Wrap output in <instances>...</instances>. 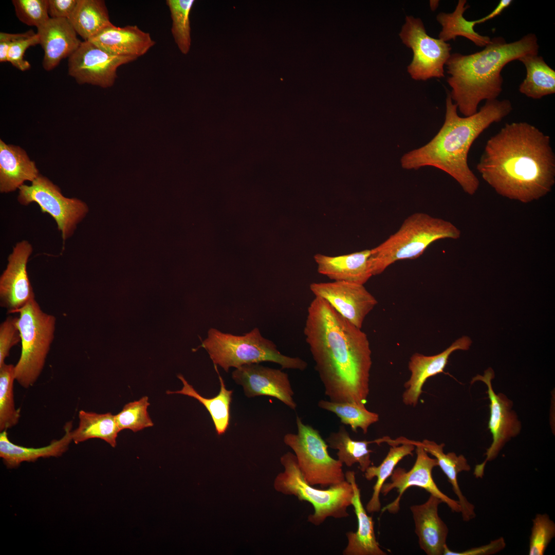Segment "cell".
I'll use <instances>...</instances> for the list:
<instances>
[{
    "instance_id": "cell-1",
    "label": "cell",
    "mask_w": 555,
    "mask_h": 555,
    "mask_svg": "<svg viewBox=\"0 0 555 555\" xmlns=\"http://www.w3.org/2000/svg\"><path fill=\"white\" fill-rule=\"evenodd\" d=\"M304 334L329 400L365 405L372 364L367 335L316 296L307 308Z\"/></svg>"
},
{
    "instance_id": "cell-2",
    "label": "cell",
    "mask_w": 555,
    "mask_h": 555,
    "mask_svg": "<svg viewBox=\"0 0 555 555\" xmlns=\"http://www.w3.org/2000/svg\"><path fill=\"white\" fill-rule=\"evenodd\" d=\"M476 169L503 197L523 203L538 200L555 183L550 138L527 122L507 123L488 139Z\"/></svg>"
},
{
    "instance_id": "cell-3",
    "label": "cell",
    "mask_w": 555,
    "mask_h": 555,
    "mask_svg": "<svg viewBox=\"0 0 555 555\" xmlns=\"http://www.w3.org/2000/svg\"><path fill=\"white\" fill-rule=\"evenodd\" d=\"M512 110L507 99L487 100L479 111L461 117L449 94L446 100L444 123L427 144L402 156V168L417 170L425 166L439 169L452 177L465 192L474 195L479 181L468 164L470 149L476 138L491 124L500 122Z\"/></svg>"
},
{
    "instance_id": "cell-4",
    "label": "cell",
    "mask_w": 555,
    "mask_h": 555,
    "mask_svg": "<svg viewBox=\"0 0 555 555\" xmlns=\"http://www.w3.org/2000/svg\"><path fill=\"white\" fill-rule=\"evenodd\" d=\"M539 48L536 35L529 33L511 43L494 37L483 50L472 54H451L445 64L449 75L447 81L460 113L472 115L482 101L497 99L503 89L504 66L526 54H538Z\"/></svg>"
},
{
    "instance_id": "cell-5",
    "label": "cell",
    "mask_w": 555,
    "mask_h": 555,
    "mask_svg": "<svg viewBox=\"0 0 555 555\" xmlns=\"http://www.w3.org/2000/svg\"><path fill=\"white\" fill-rule=\"evenodd\" d=\"M460 231L452 223L424 213L408 217L400 228L385 240L371 249L368 264L373 275L382 273L396 261L420 256L436 240L460 237Z\"/></svg>"
},
{
    "instance_id": "cell-6",
    "label": "cell",
    "mask_w": 555,
    "mask_h": 555,
    "mask_svg": "<svg viewBox=\"0 0 555 555\" xmlns=\"http://www.w3.org/2000/svg\"><path fill=\"white\" fill-rule=\"evenodd\" d=\"M201 346L207 351L214 365H219L226 372L231 367L236 368L264 361L278 363L282 368L301 371L307 367V362L301 358L282 354L272 341L261 335L257 328L243 336L210 328Z\"/></svg>"
},
{
    "instance_id": "cell-7",
    "label": "cell",
    "mask_w": 555,
    "mask_h": 555,
    "mask_svg": "<svg viewBox=\"0 0 555 555\" xmlns=\"http://www.w3.org/2000/svg\"><path fill=\"white\" fill-rule=\"evenodd\" d=\"M281 462L284 471L275 478L274 488L311 504L314 512L308 516V522L319 526L329 517L341 519L349 516L347 508L351 505L354 496L350 483L345 480L325 489H317L305 480L294 454L287 452L281 457Z\"/></svg>"
},
{
    "instance_id": "cell-8",
    "label": "cell",
    "mask_w": 555,
    "mask_h": 555,
    "mask_svg": "<svg viewBox=\"0 0 555 555\" xmlns=\"http://www.w3.org/2000/svg\"><path fill=\"white\" fill-rule=\"evenodd\" d=\"M22 349L14 365L15 380L23 387L32 386L41 374L54 339L56 318L43 311L35 299L18 311Z\"/></svg>"
},
{
    "instance_id": "cell-9",
    "label": "cell",
    "mask_w": 555,
    "mask_h": 555,
    "mask_svg": "<svg viewBox=\"0 0 555 555\" xmlns=\"http://www.w3.org/2000/svg\"><path fill=\"white\" fill-rule=\"evenodd\" d=\"M297 434L287 433L284 443L294 452L305 480L310 485L328 488L345 481L343 464L331 457L319 432L297 416Z\"/></svg>"
},
{
    "instance_id": "cell-10",
    "label": "cell",
    "mask_w": 555,
    "mask_h": 555,
    "mask_svg": "<svg viewBox=\"0 0 555 555\" xmlns=\"http://www.w3.org/2000/svg\"><path fill=\"white\" fill-rule=\"evenodd\" d=\"M17 201L23 206L35 202L42 213L49 214L56 223L63 242L73 235L89 210L81 199L64 196L57 184L41 174L31 185L24 184L18 189Z\"/></svg>"
},
{
    "instance_id": "cell-11",
    "label": "cell",
    "mask_w": 555,
    "mask_h": 555,
    "mask_svg": "<svg viewBox=\"0 0 555 555\" xmlns=\"http://www.w3.org/2000/svg\"><path fill=\"white\" fill-rule=\"evenodd\" d=\"M402 43L412 49V62L408 72L415 80L445 77L444 67L451 55L450 44L430 36L419 18L406 16L399 33Z\"/></svg>"
},
{
    "instance_id": "cell-12",
    "label": "cell",
    "mask_w": 555,
    "mask_h": 555,
    "mask_svg": "<svg viewBox=\"0 0 555 555\" xmlns=\"http://www.w3.org/2000/svg\"><path fill=\"white\" fill-rule=\"evenodd\" d=\"M494 378V373L490 367L483 375H477L471 381L472 384L482 381L487 386L486 393L490 400L488 429L492 436V443L484 455L486 456L485 460L475 466L474 475L477 478L483 477L487 462L495 459L505 445L520 433L522 428L521 422L512 409V401L505 394L495 393L492 384Z\"/></svg>"
},
{
    "instance_id": "cell-13",
    "label": "cell",
    "mask_w": 555,
    "mask_h": 555,
    "mask_svg": "<svg viewBox=\"0 0 555 555\" xmlns=\"http://www.w3.org/2000/svg\"><path fill=\"white\" fill-rule=\"evenodd\" d=\"M415 446L416 459L412 468L409 471L400 467L395 469L390 476V482H385L382 485L380 493L384 496L394 489H397L398 495L392 503L383 507L381 511H387L393 514L397 513L400 510V500L404 492L410 487H417L440 498L452 512L460 513L461 508L458 501L453 499L443 493L433 478V469L438 466L437 459L430 457L420 446Z\"/></svg>"
},
{
    "instance_id": "cell-14",
    "label": "cell",
    "mask_w": 555,
    "mask_h": 555,
    "mask_svg": "<svg viewBox=\"0 0 555 555\" xmlns=\"http://www.w3.org/2000/svg\"><path fill=\"white\" fill-rule=\"evenodd\" d=\"M137 59L110 54L90 42L84 41L68 58V73L79 84L107 88L114 85L119 67Z\"/></svg>"
},
{
    "instance_id": "cell-15",
    "label": "cell",
    "mask_w": 555,
    "mask_h": 555,
    "mask_svg": "<svg viewBox=\"0 0 555 555\" xmlns=\"http://www.w3.org/2000/svg\"><path fill=\"white\" fill-rule=\"evenodd\" d=\"M309 288L315 296L325 300L339 314L359 328L378 303L362 284L333 281L312 283Z\"/></svg>"
},
{
    "instance_id": "cell-16",
    "label": "cell",
    "mask_w": 555,
    "mask_h": 555,
    "mask_svg": "<svg viewBox=\"0 0 555 555\" xmlns=\"http://www.w3.org/2000/svg\"><path fill=\"white\" fill-rule=\"evenodd\" d=\"M32 252V246L28 240L17 243L0 276V304L9 313L18 312L35 299L27 272L28 262Z\"/></svg>"
},
{
    "instance_id": "cell-17",
    "label": "cell",
    "mask_w": 555,
    "mask_h": 555,
    "mask_svg": "<svg viewBox=\"0 0 555 555\" xmlns=\"http://www.w3.org/2000/svg\"><path fill=\"white\" fill-rule=\"evenodd\" d=\"M232 377L237 384L243 387L248 397H273L292 410L297 408L288 375L280 369L258 363L247 364L236 368L232 372Z\"/></svg>"
},
{
    "instance_id": "cell-18",
    "label": "cell",
    "mask_w": 555,
    "mask_h": 555,
    "mask_svg": "<svg viewBox=\"0 0 555 555\" xmlns=\"http://www.w3.org/2000/svg\"><path fill=\"white\" fill-rule=\"evenodd\" d=\"M472 343L471 339L463 336L457 339L441 353L433 356L414 354L410 358L408 368L411 373L409 379L404 383L402 394L404 404L415 406L422 392V387L431 377L442 373L449 357L457 350H467Z\"/></svg>"
},
{
    "instance_id": "cell-19",
    "label": "cell",
    "mask_w": 555,
    "mask_h": 555,
    "mask_svg": "<svg viewBox=\"0 0 555 555\" xmlns=\"http://www.w3.org/2000/svg\"><path fill=\"white\" fill-rule=\"evenodd\" d=\"M441 503L430 494L424 503L410 507L419 547L428 555H443L447 545L449 529L438 514Z\"/></svg>"
},
{
    "instance_id": "cell-20",
    "label": "cell",
    "mask_w": 555,
    "mask_h": 555,
    "mask_svg": "<svg viewBox=\"0 0 555 555\" xmlns=\"http://www.w3.org/2000/svg\"><path fill=\"white\" fill-rule=\"evenodd\" d=\"M37 30L44 52L42 66L47 71L52 70L62 60L69 58L82 43L67 18H50Z\"/></svg>"
},
{
    "instance_id": "cell-21",
    "label": "cell",
    "mask_w": 555,
    "mask_h": 555,
    "mask_svg": "<svg viewBox=\"0 0 555 555\" xmlns=\"http://www.w3.org/2000/svg\"><path fill=\"white\" fill-rule=\"evenodd\" d=\"M88 41L110 54L137 59L156 44L149 33L136 25L120 27L113 24Z\"/></svg>"
},
{
    "instance_id": "cell-22",
    "label": "cell",
    "mask_w": 555,
    "mask_h": 555,
    "mask_svg": "<svg viewBox=\"0 0 555 555\" xmlns=\"http://www.w3.org/2000/svg\"><path fill=\"white\" fill-rule=\"evenodd\" d=\"M355 472L348 471L345 473V479L353 488L352 504L356 515L358 527L355 532L346 533L347 545L343 551L344 555H386L377 542L374 531L372 516L367 515L361 499L360 489L356 483Z\"/></svg>"
},
{
    "instance_id": "cell-23",
    "label": "cell",
    "mask_w": 555,
    "mask_h": 555,
    "mask_svg": "<svg viewBox=\"0 0 555 555\" xmlns=\"http://www.w3.org/2000/svg\"><path fill=\"white\" fill-rule=\"evenodd\" d=\"M371 249L336 256L316 254L314 260L318 272L334 281L364 285L372 276L368 258Z\"/></svg>"
},
{
    "instance_id": "cell-24",
    "label": "cell",
    "mask_w": 555,
    "mask_h": 555,
    "mask_svg": "<svg viewBox=\"0 0 555 555\" xmlns=\"http://www.w3.org/2000/svg\"><path fill=\"white\" fill-rule=\"evenodd\" d=\"M39 175L35 163L24 149L0 140L1 193L15 191L25 181L32 182Z\"/></svg>"
},
{
    "instance_id": "cell-25",
    "label": "cell",
    "mask_w": 555,
    "mask_h": 555,
    "mask_svg": "<svg viewBox=\"0 0 555 555\" xmlns=\"http://www.w3.org/2000/svg\"><path fill=\"white\" fill-rule=\"evenodd\" d=\"M414 446L422 447L428 453L433 455L437 460L438 466L446 475L451 484L452 490L458 498L460 506V513L464 521L468 522L476 516L475 506L468 501L460 489L458 482V475L461 472H468L471 467L466 458L462 454L457 455L454 452L445 453V443L438 444L434 441L424 439L422 441L410 440Z\"/></svg>"
},
{
    "instance_id": "cell-26",
    "label": "cell",
    "mask_w": 555,
    "mask_h": 555,
    "mask_svg": "<svg viewBox=\"0 0 555 555\" xmlns=\"http://www.w3.org/2000/svg\"><path fill=\"white\" fill-rule=\"evenodd\" d=\"M72 421L64 426L65 434L59 440H54L45 447L27 448L16 445L11 442L8 437L7 430L0 433V456L8 468L17 467L24 462H34L40 458L59 457L68 449L72 437Z\"/></svg>"
},
{
    "instance_id": "cell-27",
    "label": "cell",
    "mask_w": 555,
    "mask_h": 555,
    "mask_svg": "<svg viewBox=\"0 0 555 555\" xmlns=\"http://www.w3.org/2000/svg\"><path fill=\"white\" fill-rule=\"evenodd\" d=\"M382 441L391 446L387 454L379 466H370L364 472V477L368 480L374 477L377 478L372 495L366 506V510L368 513L380 511V494L382 485L391 476L396 466L402 458L408 455L413 456V451L415 448L410 439L405 437H401L394 440L385 437L382 438Z\"/></svg>"
},
{
    "instance_id": "cell-28",
    "label": "cell",
    "mask_w": 555,
    "mask_h": 555,
    "mask_svg": "<svg viewBox=\"0 0 555 555\" xmlns=\"http://www.w3.org/2000/svg\"><path fill=\"white\" fill-rule=\"evenodd\" d=\"M526 69V77L519 86V91L527 97L539 99L555 93V71L542 56L528 53L517 59Z\"/></svg>"
},
{
    "instance_id": "cell-29",
    "label": "cell",
    "mask_w": 555,
    "mask_h": 555,
    "mask_svg": "<svg viewBox=\"0 0 555 555\" xmlns=\"http://www.w3.org/2000/svg\"><path fill=\"white\" fill-rule=\"evenodd\" d=\"M218 374L220 389L218 395L211 398H207L200 395L190 384L181 375L178 378L182 381V388L179 391H166V394H179L193 397L202 404L209 412L218 435L224 434L229 425L230 419V404L233 391L228 390L222 377L218 372L217 365H214Z\"/></svg>"
},
{
    "instance_id": "cell-30",
    "label": "cell",
    "mask_w": 555,
    "mask_h": 555,
    "mask_svg": "<svg viewBox=\"0 0 555 555\" xmlns=\"http://www.w3.org/2000/svg\"><path fill=\"white\" fill-rule=\"evenodd\" d=\"M67 20L84 41L113 25L103 0H78L75 9Z\"/></svg>"
},
{
    "instance_id": "cell-31",
    "label": "cell",
    "mask_w": 555,
    "mask_h": 555,
    "mask_svg": "<svg viewBox=\"0 0 555 555\" xmlns=\"http://www.w3.org/2000/svg\"><path fill=\"white\" fill-rule=\"evenodd\" d=\"M79 425L72 431V441L76 444L91 438H100L112 447H115L116 439L121 431L115 415L108 412L98 414L81 410L79 412Z\"/></svg>"
},
{
    "instance_id": "cell-32",
    "label": "cell",
    "mask_w": 555,
    "mask_h": 555,
    "mask_svg": "<svg viewBox=\"0 0 555 555\" xmlns=\"http://www.w3.org/2000/svg\"><path fill=\"white\" fill-rule=\"evenodd\" d=\"M466 0H459L453 12H440L437 14L436 20L442 27L438 38L447 42L455 40L457 36H464L476 46L484 47L490 42L491 38L475 31V20L468 21L464 17V13L470 8L469 5H466Z\"/></svg>"
},
{
    "instance_id": "cell-33",
    "label": "cell",
    "mask_w": 555,
    "mask_h": 555,
    "mask_svg": "<svg viewBox=\"0 0 555 555\" xmlns=\"http://www.w3.org/2000/svg\"><path fill=\"white\" fill-rule=\"evenodd\" d=\"M326 442L328 447L338 450V459L347 467L358 464L360 471L364 472L371 466L373 451L368 445L373 441L353 440L343 425L340 426L338 431L331 433Z\"/></svg>"
},
{
    "instance_id": "cell-34",
    "label": "cell",
    "mask_w": 555,
    "mask_h": 555,
    "mask_svg": "<svg viewBox=\"0 0 555 555\" xmlns=\"http://www.w3.org/2000/svg\"><path fill=\"white\" fill-rule=\"evenodd\" d=\"M318 405L321 409L335 414L342 424L349 425L355 432L360 428L365 434L369 426L379 420V415L367 410L365 405L325 400H320Z\"/></svg>"
},
{
    "instance_id": "cell-35",
    "label": "cell",
    "mask_w": 555,
    "mask_h": 555,
    "mask_svg": "<svg viewBox=\"0 0 555 555\" xmlns=\"http://www.w3.org/2000/svg\"><path fill=\"white\" fill-rule=\"evenodd\" d=\"M15 380L14 365L5 363L0 367V431L16 425L20 418V409L15 406L13 382Z\"/></svg>"
},
{
    "instance_id": "cell-36",
    "label": "cell",
    "mask_w": 555,
    "mask_h": 555,
    "mask_svg": "<svg viewBox=\"0 0 555 555\" xmlns=\"http://www.w3.org/2000/svg\"><path fill=\"white\" fill-rule=\"evenodd\" d=\"M194 0H167L172 21L171 32L179 49L187 54L190 49L191 27L190 14Z\"/></svg>"
},
{
    "instance_id": "cell-37",
    "label": "cell",
    "mask_w": 555,
    "mask_h": 555,
    "mask_svg": "<svg viewBox=\"0 0 555 555\" xmlns=\"http://www.w3.org/2000/svg\"><path fill=\"white\" fill-rule=\"evenodd\" d=\"M150 404L149 398L146 396L126 404L122 411L115 415L120 430L128 429L137 432L152 427L154 423L147 412Z\"/></svg>"
},
{
    "instance_id": "cell-38",
    "label": "cell",
    "mask_w": 555,
    "mask_h": 555,
    "mask_svg": "<svg viewBox=\"0 0 555 555\" xmlns=\"http://www.w3.org/2000/svg\"><path fill=\"white\" fill-rule=\"evenodd\" d=\"M529 555H543L555 536V523L546 513H538L532 520Z\"/></svg>"
},
{
    "instance_id": "cell-39",
    "label": "cell",
    "mask_w": 555,
    "mask_h": 555,
    "mask_svg": "<svg viewBox=\"0 0 555 555\" xmlns=\"http://www.w3.org/2000/svg\"><path fill=\"white\" fill-rule=\"evenodd\" d=\"M16 15L23 23L37 28L48 21V0H13Z\"/></svg>"
},
{
    "instance_id": "cell-40",
    "label": "cell",
    "mask_w": 555,
    "mask_h": 555,
    "mask_svg": "<svg viewBox=\"0 0 555 555\" xmlns=\"http://www.w3.org/2000/svg\"><path fill=\"white\" fill-rule=\"evenodd\" d=\"M20 342L18 317H8L0 325V367L5 363L11 348Z\"/></svg>"
},
{
    "instance_id": "cell-41",
    "label": "cell",
    "mask_w": 555,
    "mask_h": 555,
    "mask_svg": "<svg viewBox=\"0 0 555 555\" xmlns=\"http://www.w3.org/2000/svg\"><path fill=\"white\" fill-rule=\"evenodd\" d=\"M39 44L38 35L34 32L25 38L14 42L8 49L7 61L21 71H23L30 69L31 67L30 63L24 58V53L30 46Z\"/></svg>"
},
{
    "instance_id": "cell-42",
    "label": "cell",
    "mask_w": 555,
    "mask_h": 555,
    "mask_svg": "<svg viewBox=\"0 0 555 555\" xmlns=\"http://www.w3.org/2000/svg\"><path fill=\"white\" fill-rule=\"evenodd\" d=\"M506 546V543L503 537L491 541L487 544L471 548L460 552L450 550L447 545L445 547L443 555H492L501 551Z\"/></svg>"
},
{
    "instance_id": "cell-43",
    "label": "cell",
    "mask_w": 555,
    "mask_h": 555,
    "mask_svg": "<svg viewBox=\"0 0 555 555\" xmlns=\"http://www.w3.org/2000/svg\"><path fill=\"white\" fill-rule=\"evenodd\" d=\"M78 0H48L50 18L68 19L73 13Z\"/></svg>"
},
{
    "instance_id": "cell-44",
    "label": "cell",
    "mask_w": 555,
    "mask_h": 555,
    "mask_svg": "<svg viewBox=\"0 0 555 555\" xmlns=\"http://www.w3.org/2000/svg\"><path fill=\"white\" fill-rule=\"evenodd\" d=\"M33 32L32 30L21 33L0 32V62L7 61V55L10 45L15 41L25 38Z\"/></svg>"
},
{
    "instance_id": "cell-45",
    "label": "cell",
    "mask_w": 555,
    "mask_h": 555,
    "mask_svg": "<svg viewBox=\"0 0 555 555\" xmlns=\"http://www.w3.org/2000/svg\"><path fill=\"white\" fill-rule=\"evenodd\" d=\"M512 2V1L511 0L500 1L497 6L493 10H492L491 13L483 17L475 20L476 25L483 23L501 14L503 11L506 8H507L511 4Z\"/></svg>"
},
{
    "instance_id": "cell-46",
    "label": "cell",
    "mask_w": 555,
    "mask_h": 555,
    "mask_svg": "<svg viewBox=\"0 0 555 555\" xmlns=\"http://www.w3.org/2000/svg\"><path fill=\"white\" fill-rule=\"evenodd\" d=\"M439 1H430V6L432 11H435L438 6Z\"/></svg>"
}]
</instances>
